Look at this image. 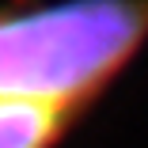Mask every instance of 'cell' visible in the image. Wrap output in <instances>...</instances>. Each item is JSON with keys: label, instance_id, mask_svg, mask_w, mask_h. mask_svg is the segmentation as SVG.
Instances as JSON below:
<instances>
[{"label": "cell", "instance_id": "6da1fadb", "mask_svg": "<svg viewBox=\"0 0 148 148\" xmlns=\"http://www.w3.org/2000/svg\"><path fill=\"white\" fill-rule=\"evenodd\" d=\"M148 46V0H34L0 8V103L80 118Z\"/></svg>", "mask_w": 148, "mask_h": 148}, {"label": "cell", "instance_id": "7a4b0ae2", "mask_svg": "<svg viewBox=\"0 0 148 148\" xmlns=\"http://www.w3.org/2000/svg\"><path fill=\"white\" fill-rule=\"evenodd\" d=\"M72 125L76 118L69 114L0 103V148H57Z\"/></svg>", "mask_w": 148, "mask_h": 148}]
</instances>
